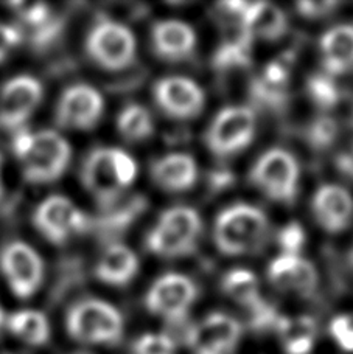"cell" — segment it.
Masks as SVG:
<instances>
[{
	"label": "cell",
	"instance_id": "obj_1",
	"mask_svg": "<svg viewBox=\"0 0 353 354\" xmlns=\"http://www.w3.org/2000/svg\"><path fill=\"white\" fill-rule=\"evenodd\" d=\"M12 151L21 162L24 177L31 183L58 180L71 162V145L55 131L21 129L12 138Z\"/></svg>",
	"mask_w": 353,
	"mask_h": 354
},
{
	"label": "cell",
	"instance_id": "obj_2",
	"mask_svg": "<svg viewBox=\"0 0 353 354\" xmlns=\"http://www.w3.org/2000/svg\"><path fill=\"white\" fill-rule=\"evenodd\" d=\"M137 177V165L132 157L117 148H98L86 157L81 180L102 210L120 201L123 189Z\"/></svg>",
	"mask_w": 353,
	"mask_h": 354
},
{
	"label": "cell",
	"instance_id": "obj_3",
	"mask_svg": "<svg viewBox=\"0 0 353 354\" xmlns=\"http://www.w3.org/2000/svg\"><path fill=\"white\" fill-rule=\"evenodd\" d=\"M268 233V218L260 208L237 204L219 213L213 241L224 255L252 254L262 248Z\"/></svg>",
	"mask_w": 353,
	"mask_h": 354
},
{
	"label": "cell",
	"instance_id": "obj_4",
	"mask_svg": "<svg viewBox=\"0 0 353 354\" xmlns=\"http://www.w3.org/2000/svg\"><path fill=\"white\" fill-rule=\"evenodd\" d=\"M66 324L71 337L87 345H114L125 330L118 309L96 299L75 303L69 309Z\"/></svg>",
	"mask_w": 353,
	"mask_h": 354
},
{
	"label": "cell",
	"instance_id": "obj_5",
	"mask_svg": "<svg viewBox=\"0 0 353 354\" xmlns=\"http://www.w3.org/2000/svg\"><path fill=\"white\" fill-rule=\"evenodd\" d=\"M299 163L288 151L274 148L260 156L252 168L251 180L271 201L291 204L299 188Z\"/></svg>",
	"mask_w": 353,
	"mask_h": 354
},
{
	"label": "cell",
	"instance_id": "obj_6",
	"mask_svg": "<svg viewBox=\"0 0 353 354\" xmlns=\"http://www.w3.org/2000/svg\"><path fill=\"white\" fill-rule=\"evenodd\" d=\"M86 50L97 66L106 71H123L134 62L137 44L128 27L103 19L87 35Z\"/></svg>",
	"mask_w": 353,
	"mask_h": 354
},
{
	"label": "cell",
	"instance_id": "obj_7",
	"mask_svg": "<svg viewBox=\"0 0 353 354\" xmlns=\"http://www.w3.org/2000/svg\"><path fill=\"white\" fill-rule=\"evenodd\" d=\"M254 134V111L246 106H230L213 118L206 132V145L213 156L230 157L248 147Z\"/></svg>",
	"mask_w": 353,
	"mask_h": 354
},
{
	"label": "cell",
	"instance_id": "obj_8",
	"mask_svg": "<svg viewBox=\"0 0 353 354\" xmlns=\"http://www.w3.org/2000/svg\"><path fill=\"white\" fill-rule=\"evenodd\" d=\"M198 297V288L190 278L179 274H167L156 280L145 297V305L151 314L161 315L165 322L188 317V309Z\"/></svg>",
	"mask_w": 353,
	"mask_h": 354
},
{
	"label": "cell",
	"instance_id": "obj_9",
	"mask_svg": "<svg viewBox=\"0 0 353 354\" xmlns=\"http://www.w3.org/2000/svg\"><path fill=\"white\" fill-rule=\"evenodd\" d=\"M35 225L53 244H64L89 227V219L71 199L50 196L35 212Z\"/></svg>",
	"mask_w": 353,
	"mask_h": 354
},
{
	"label": "cell",
	"instance_id": "obj_10",
	"mask_svg": "<svg viewBox=\"0 0 353 354\" xmlns=\"http://www.w3.org/2000/svg\"><path fill=\"white\" fill-rule=\"evenodd\" d=\"M0 269L19 299H28L42 283V258L31 245L22 241H12L5 245L0 252Z\"/></svg>",
	"mask_w": 353,
	"mask_h": 354
},
{
	"label": "cell",
	"instance_id": "obj_11",
	"mask_svg": "<svg viewBox=\"0 0 353 354\" xmlns=\"http://www.w3.org/2000/svg\"><path fill=\"white\" fill-rule=\"evenodd\" d=\"M102 93L89 84H75L62 92L56 106V123L67 129H91L103 115Z\"/></svg>",
	"mask_w": 353,
	"mask_h": 354
},
{
	"label": "cell",
	"instance_id": "obj_12",
	"mask_svg": "<svg viewBox=\"0 0 353 354\" xmlns=\"http://www.w3.org/2000/svg\"><path fill=\"white\" fill-rule=\"evenodd\" d=\"M42 98L39 81L28 75L12 78L0 91V128L19 129L33 115Z\"/></svg>",
	"mask_w": 353,
	"mask_h": 354
},
{
	"label": "cell",
	"instance_id": "obj_13",
	"mask_svg": "<svg viewBox=\"0 0 353 354\" xmlns=\"http://www.w3.org/2000/svg\"><path fill=\"white\" fill-rule=\"evenodd\" d=\"M242 339V326L223 313H213L193 325L188 346L193 354H230Z\"/></svg>",
	"mask_w": 353,
	"mask_h": 354
},
{
	"label": "cell",
	"instance_id": "obj_14",
	"mask_svg": "<svg viewBox=\"0 0 353 354\" xmlns=\"http://www.w3.org/2000/svg\"><path fill=\"white\" fill-rule=\"evenodd\" d=\"M154 100L167 115L188 120L198 117L206 104L203 88L194 81L182 77L159 80L154 86Z\"/></svg>",
	"mask_w": 353,
	"mask_h": 354
},
{
	"label": "cell",
	"instance_id": "obj_15",
	"mask_svg": "<svg viewBox=\"0 0 353 354\" xmlns=\"http://www.w3.org/2000/svg\"><path fill=\"white\" fill-rule=\"evenodd\" d=\"M151 44L159 58L172 62L188 59L197 47V35L190 25L174 19L157 22L151 30Z\"/></svg>",
	"mask_w": 353,
	"mask_h": 354
},
{
	"label": "cell",
	"instance_id": "obj_16",
	"mask_svg": "<svg viewBox=\"0 0 353 354\" xmlns=\"http://www.w3.org/2000/svg\"><path fill=\"white\" fill-rule=\"evenodd\" d=\"M313 213L324 230L338 233L353 218V198L343 187L323 185L313 198Z\"/></svg>",
	"mask_w": 353,
	"mask_h": 354
},
{
	"label": "cell",
	"instance_id": "obj_17",
	"mask_svg": "<svg viewBox=\"0 0 353 354\" xmlns=\"http://www.w3.org/2000/svg\"><path fill=\"white\" fill-rule=\"evenodd\" d=\"M269 280L277 289L293 290L302 297H311L318 286L314 266L300 257L280 255L269 266Z\"/></svg>",
	"mask_w": 353,
	"mask_h": 354
},
{
	"label": "cell",
	"instance_id": "obj_18",
	"mask_svg": "<svg viewBox=\"0 0 353 354\" xmlns=\"http://www.w3.org/2000/svg\"><path fill=\"white\" fill-rule=\"evenodd\" d=\"M151 177L167 192H187L198 180V165L188 154H168L153 163Z\"/></svg>",
	"mask_w": 353,
	"mask_h": 354
},
{
	"label": "cell",
	"instance_id": "obj_19",
	"mask_svg": "<svg viewBox=\"0 0 353 354\" xmlns=\"http://www.w3.org/2000/svg\"><path fill=\"white\" fill-rule=\"evenodd\" d=\"M320 55L329 77L353 71V25H338L320 37Z\"/></svg>",
	"mask_w": 353,
	"mask_h": 354
},
{
	"label": "cell",
	"instance_id": "obj_20",
	"mask_svg": "<svg viewBox=\"0 0 353 354\" xmlns=\"http://www.w3.org/2000/svg\"><path fill=\"white\" fill-rule=\"evenodd\" d=\"M242 24L252 37H262L266 41L280 39L288 30L285 12L269 2L249 3Z\"/></svg>",
	"mask_w": 353,
	"mask_h": 354
},
{
	"label": "cell",
	"instance_id": "obj_21",
	"mask_svg": "<svg viewBox=\"0 0 353 354\" xmlns=\"http://www.w3.org/2000/svg\"><path fill=\"white\" fill-rule=\"evenodd\" d=\"M289 72L285 62L273 61L251 86V97L257 104L279 109L287 101Z\"/></svg>",
	"mask_w": 353,
	"mask_h": 354
},
{
	"label": "cell",
	"instance_id": "obj_22",
	"mask_svg": "<svg viewBox=\"0 0 353 354\" xmlns=\"http://www.w3.org/2000/svg\"><path fill=\"white\" fill-rule=\"evenodd\" d=\"M138 270V260L134 252L123 244H112L106 249L96 268V275L111 286H125Z\"/></svg>",
	"mask_w": 353,
	"mask_h": 354
},
{
	"label": "cell",
	"instance_id": "obj_23",
	"mask_svg": "<svg viewBox=\"0 0 353 354\" xmlns=\"http://www.w3.org/2000/svg\"><path fill=\"white\" fill-rule=\"evenodd\" d=\"M228 35L217 48L213 56V67L218 71H230L235 67H244L251 61L252 37L243 24H228Z\"/></svg>",
	"mask_w": 353,
	"mask_h": 354
},
{
	"label": "cell",
	"instance_id": "obj_24",
	"mask_svg": "<svg viewBox=\"0 0 353 354\" xmlns=\"http://www.w3.org/2000/svg\"><path fill=\"white\" fill-rule=\"evenodd\" d=\"M275 330L287 354H308L316 342V322L307 315L282 317Z\"/></svg>",
	"mask_w": 353,
	"mask_h": 354
},
{
	"label": "cell",
	"instance_id": "obj_25",
	"mask_svg": "<svg viewBox=\"0 0 353 354\" xmlns=\"http://www.w3.org/2000/svg\"><path fill=\"white\" fill-rule=\"evenodd\" d=\"M6 325L17 339L28 345H44L50 339V325L47 317L35 309H24V311L10 315Z\"/></svg>",
	"mask_w": 353,
	"mask_h": 354
},
{
	"label": "cell",
	"instance_id": "obj_26",
	"mask_svg": "<svg viewBox=\"0 0 353 354\" xmlns=\"http://www.w3.org/2000/svg\"><path fill=\"white\" fill-rule=\"evenodd\" d=\"M157 225L174 233L176 236H179L192 245H197L201 230H203V223H201L198 212L184 205L172 207L163 212Z\"/></svg>",
	"mask_w": 353,
	"mask_h": 354
},
{
	"label": "cell",
	"instance_id": "obj_27",
	"mask_svg": "<svg viewBox=\"0 0 353 354\" xmlns=\"http://www.w3.org/2000/svg\"><path fill=\"white\" fill-rule=\"evenodd\" d=\"M117 129L125 140L142 142L153 134L154 124L151 113L141 104L125 106L117 118Z\"/></svg>",
	"mask_w": 353,
	"mask_h": 354
},
{
	"label": "cell",
	"instance_id": "obj_28",
	"mask_svg": "<svg viewBox=\"0 0 353 354\" xmlns=\"http://www.w3.org/2000/svg\"><path fill=\"white\" fill-rule=\"evenodd\" d=\"M221 288L226 295H229L238 305L246 308L252 306L257 300L262 299L257 277L246 269L229 270L223 278Z\"/></svg>",
	"mask_w": 353,
	"mask_h": 354
},
{
	"label": "cell",
	"instance_id": "obj_29",
	"mask_svg": "<svg viewBox=\"0 0 353 354\" xmlns=\"http://www.w3.org/2000/svg\"><path fill=\"white\" fill-rule=\"evenodd\" d=\"M145 205H147V202H145V198H141V196L122 202V204L117 201L116 204H112L111 207L103 208L105 214L103 218L100 219V227H102L105 232L111 233V235H117V233L126 230L132 223H134L138 214L143 213Z\"/></svg>",
	"mask_w": 353,
	"mask_h": 354
},
{
	"label": "cell",
	"instance_id": "obj_30",
	"mask_svg": "<svg viewBox=\"0 0 353 354\" xmlns=\"http://www.w3.org/2000/svg\"><path fill=\"white\" fill-rule=\"evenodd\" d=\"M147 248L150 252L162 258H179L190 255L197 249V245L188 244L184 239L176 236L174 233L156 224L147 236Z\"/></svg>",
	"mask_w": 353,
	"mask_h": 354
},
{
	"label": "cell",
	"instance_id": "obj_31",
	"mask_svg": "<svg viewBox=\"0 0 353 354\" xmlns=\"http://www.w3.org/2000/svg\"><path fill=\"white\" fill-rule=\"evenodd\" d=\"M308 93L320 109L330 112L343 92L335 86L329 75H314L308 80Z\"/></svg>",
	"mask_w": 353,
	"mask_h": 354
},
{
	"label": "cell",
	"instance_id": "obj_32",
	"mask_svg": "<svg viewBox=\"0 0 353 354\" xmlns=\"http://www.w3.org/2000/svg\"><path fill=\"white\" fill-rule=\"evenodd\" d=\"M339 128H341V126H339L336 120H333L330 115L320 117L310 126V129H308V140H310L313 147L318 149L329 148L336 142Z\"/></svg>",
	"mask_w": 353,
	"mask_h": 354
},
{
	"label": "cell",
	"instance_id": "obj_33",
	"mask_svg": "<svg viewBox=\"0 0 353 354\" xmlns=\"http://www.w3.org/2000/svg\"><path fill=\"white\" fill-rule=\"evenodd\" d=\"M134 354H176V344L167 334H143L132 345Z\"/></svg>",
	"mask_w": 353,
	"mask_h": 354
},
{
	"label": "cell",
	"instance_id": "obj_34",
	"mask_svg": "<svg viewBox=\"0 0 353 354\" xmlns=\"http://www.w3.org/2000/svg\"><path fill=\"white\" fill-rule=\"evenodd\" d=\"M249 311V324L254 328L255 331H266V330H275L277 324L282 319L279 314H277V309L269 305L268 301L263 299L257 300L254 305L248 308Z\"/></svg>",
	"mask_w": 353,
	"mask_h": 354
},
{
	"label": "cell",
	"instance_id": "obj_35",
	"mask_svg": "<svg viewBox=\"0 0 353 354\" xmlns=\"http://www.w3.org/2000/svg\"><path fill=\"white\" fill-rule=\"evenodd\" d=\"M305 244V232L298 223L287 224L279 233V245L283 255L299 257L300 249Z\"/></svg>",
	"mask_w": 353,
	"mask_h": 354
},
{
	"label": "cell",
	"instance_id": "obj_36",
	"mask_svg": "<svg viewBox=\"0 0 353 354\" xmlns=\"http://www.w3.org/2000/svg\"><path fill=\"white\" fill-rule=\"evenodd\" d=\"M330 334L339 345V348L353 353V314L338 315L332 320Z\"/></svg>",
	"mask_w": 353,
	"mask_h": 354
},
{
	"label": "cell",
	"instance_id": "obj_37",
	"mask_svg": "<svg viewBox=\"0 0 353 354\" xmlns=\"http://www.w3.org/2000/svg\"><path fill=\"white\" fill-rule=\"evenodd\" d=\"M333 120H336L339 126H350L353 128V95L341 93V97L336 101L330 111Z\"/></svg>",
	"mask_w": 353,
	"mask_h": 354
},
{
	"label": "cell",
	"instance_id": "obj_38",
	"mask_svg": "<svg viewBox=\"0 0 353 354\" xmlns=\"http://www.w3.org/2000/svg\"><path fill=\"white\" fill-rule=\"evenodd\" d=\"M21 39L22 35L16 27L0 24V62L8 58V55L16 48Z\"/></svg>",
	"mask_w": 353,
	"mask_h": 354
},
{
	"label": "cell",
	"instance_id": "obj_39",
	"mask_svg": "<svg viewBox=\"0 0 353 354\" xmlns=\"http://www.w3.org/2000/svg\"><path fill=\"white\" fill-rule=\"evenodd\" d=\"M336 6V2H300L298 3V10L302 16L314 19L330 15Z\"/></svg>",
	"mask_w": 353,
	"mask_h": 354
},
{
	"label": "cell",
	"instance_id": "obj_40",
	"mask_svg": "<svg viewBox=\"0 0 353 354\" xmlns=\"http://www.w3.org/2000/svg\"><path fill=\"white\" fill-rule=\"evenodd\" d=\"M338 168L341 169L345 176H349L350 179H353V148L349 153L338 157Z\"/></svg>",
	"mask_w": 353,
	"mask_h": 354
},
{
	"label": "cell",
	"instance_id": "obj_41",
	"mask_svg": "<svg viewBox=\"0 0 353 354\" xmlns=\"http://www.w3.org/2000/svg\"><path fill=\"white\" fill-rule=\"evenodd\" d=\"M0 194H2V156H0Z\"/></svg>",
	"mask_w": 353,
	"mask_h": 354
},
{
	"label": "cell",
	"instance_id": "obj_42",
	"mask_svg": "<svg viewBox=\"0 0 353 354\" xmlns=\"http://www.w3.org/2000/svg\"><path fill=\"white\" fill-rule=\"evenodd\" d=\"M2 322H3V314H2V309H0V325H2Z\"/></svg>",
	"mask_w": 353,
	"mask_h": 354
},
{
	"label": "cell",
	"instance_id": "obj_43",
	"mask_svg": "<svg viewBox=\"0 0 353 354\" xmlns=\"http://www.w3.org/2000/svg\"><path fill=\"white\" fill-rule=\"evenodd\" d=\"M352 263H353V252H352Z\"/></svg>",
	"mask_w": 353,
	"mask_h": 354
}]
</instances>
